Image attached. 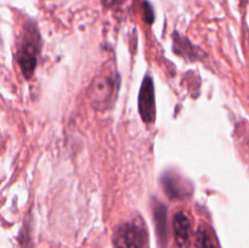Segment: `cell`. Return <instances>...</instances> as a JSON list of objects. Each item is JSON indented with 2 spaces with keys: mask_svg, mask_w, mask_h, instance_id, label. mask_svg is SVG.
Returning <instances> with one entry per match:
<instances>
[{
  "mask_svg": "<svg viewBox=\"0 0 249 248\" xmlns=\"http://www.w3.org/2000/svg\"><path fill=\"white\" fill-rule=\"evenodd\" d=\"M165 195L173 201H186L192 196L194 187L189 180L174 172H167L160 177Z\"/></svg>",
  "mask_w": 249,
  "mask_h": 248,
  "instance_id": "277c9868",
  "label": "cell"
},
{
  "mask_svg": "<svg viewBox=\"0 0 249 248\" xmlns=\"http://www.w3.org/2000/svg\"><path fill=\"white\" fill-rule=\"evenodd\" d=\"M142 15H143V19H145L146 23L152 24L153 19H155V14H153V9H152V6H151L150 2L143 1Z\"/></svg>",
  "mask_w": 249,
  "mask_h": 248,
  "instance_id": "30bf717a",
  "label": "cell"
},
{
  "mask_svg": "<svg viewBox=\"0 0 249 248\" xmlns=\"http://www.w3.org/2000/svg\"><path fill=\"white\" fill-rule=\"evenodd\" d=\"M196 248H216L213 236L206 225H201L196 233Z\"/></svg>",
  "mask_w": 249,
  "mask_h": 248,
  "instance_id": "9c48e42d",
  "label": "cell"
},
{
  "mask_svg": "<svg viewBox=\"0 0 249 248\" xmlns=\"http://www.w3.org/2000/svg\"><path fill=\"white\" fill-rule=\"evenodd\" d=\"M175 243L179 248H189L192 240V225L184 212H178L173 220Z\"/></svg>",
  "mask_w": 249,
  "mask_h": 248,
  "instance_id": "8992f818",
  "label": "cell"
},
{
  "mask_svg": "<svg viewBox=\"0 0 249 248\" xmlns=\"http://www.w3.org/2000/svg\"><path fill=\"white\" fill-rule=\"evenodd\" d=\"M174 50L175 53L182 55L184 57L190 58V60H196V51L195 48L186 40L185 38H181L178 33L174 34Z\"/></svg>",
  "mask_w": 249,
  "mask_h": 248,
  "instance_id": "ba28073f",
  "label": "cell"
},
{
  "mask_svg": "<svg viewBox=\"0 0 249 248\" xmlns=\"http://www.w3.org/2000/svg\"><path fill=\"white\" fill-rule=\"evenodd\" d=\"M119 79L117 74L96 75L89 88V99L92 106L97 109H106L112 106L118 92Z\"/></svg>",
  "mask_w": 249,
  "mask_h": 248,
  "instance_id": "7a4b0ae2",
  "label": "cell"
},
{
  "mask_svg": "<svg viewBox=\"0 0 249 248\" xmlns=\"http://www.w3.org/2000/svg\"><path fill=\"white\" fill-rule=\"evenodd\" d=\"M39 51H40V36H39L38 28L33 22H28L24 26L18 53H17V60L26 78H31L34 73Z\"/></svg>",
  "mask_w": 249,
  "mask_h": 248,
  "instance_id": "6da1fadb",
  "label": "cell"
},
{
  "mask_svg": "<svg viewBox=\"0 0 249 248\" xmlns=\"http://www.w3.org/2000/svg\"><path fill=\"white\" fill-rule=\"evenodd\" d=\"M114 248H148V233L141 220L122 224L114 231Z\"/></svg>",
  "mask_w": 249,
  "mask_h": 248,
  "instance_id": "3957f363",
  "label": "cell"
},
{
  "mask_svg": "<svg viewBox=\"0 0 249 248\" xmlns=\"http://www.w3.org/2000/svg\"><path fill=\"white\" fill-rule=\"evenodd\" d=\"M139 112L145 123L151 124L156 119L155 85L151 77H145L139 92Z\"/></svg>",
  "mask_w": 249,
  "mask_h": 248,
  "instance_id": "5b68a950",
  "label": "cell"
},
{
  "mask_svg": "<svg viewBox=\"0 0 249 248\" xmlns=\"http://www.w3.org/2000/svg\"><path fill=\"white\" fill-rule=\"evenodd\" d=\"M153 216L156 220V229H157V236L158 242H160V247H165L167 245L168 238V231H167V208L164 204L156 202L153 204Z\"/></svg>",
  "mask_w": 249,
  "mask_h": 248,
  "instance_id": "52a82bcc",
  "label": "cell"
}]
</instances>
